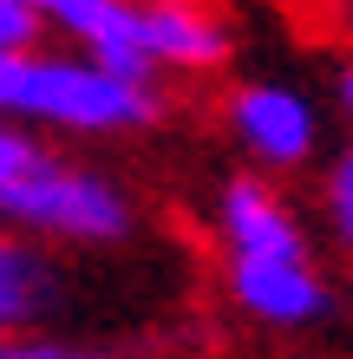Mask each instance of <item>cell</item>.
I'll list each match as a JSON object with an SVG mask.
<instances>
[{
	"mask_svg": "<svg viewBox=\"0 0 353 359\" xmlns=\"http://www.w3.org/2000/svg\"><path fill=\"white\" fill-rule=\"evenodd\" d=\"M0 111H27L53 118L72 131H124L157 111V98L118 79L105 66H72V59H27V53H0Z\"/></svg>",
	"mask_w": 353,
	"mask_h": 359,
	"instance_id": "cell-1",
	"label": "cell"
},
{
	"mask_svg": "<svg viewBox=\"0 0 353 359\" xmlns=\"http://www.w3.org/2000/svg\"><path fill=\"white\" fill-rule=\"evenodd\" d=\"M0 216L33 222V229H59V236H86V242H112V236H124L131 209L118 203L112 183L39 163V170H27L20 183L0 189Z\"/></svg>",
	"mask_w": 353,
	"mask_h": 359,
	"instance_id": "cell-2",
	"label": "cell"
},
{
	"mask_svg": "<svg viewBox=\"0 0 353 359\" xmlns=\"http://www.w3.org/2000/svg\"><path fill=\"white\" fill-rule=\"evenodd\" d=\"M229 124L262 163H307V151H314V137H321L314 104L295 86H242L229 98Z\"/></svg>",
	"mask_w": 353,
	"mask_h": 359,
	"instance_id": "cell-3",
	"label": "cell"
},
{
	"mask_svg": "<svg viewBox=\"0 0 353 359\" xmlns=\"http://www.w3.org/2000/svg\"><path fill=\"white\" fill-rule=\"evenodd\" d=\"M229 294L242 301V313H255L268 327H307L327 313V287L307 262H236Z\"/></svg>",
	"mask_w": 353,
	"mask_h": 359,
	"instance_id": "cell-4",
	"label": "cell"
},
{
	"mask_svg": "<svg viewBox=\"0 0 353 359\" xmlns=\"http://www.w3.org/2000/svg\"><path fill=\"white\" fill-rule=\"evenodd\" d=\"M222 236H229L236 262H307V242H301L295 216L255 177H236L222 189Z\"/></svg>",
	"mask_w": 353,
	"mask_h": 359,
	"instance_id": "cell-5",
	"label": "cell"
},
{
	"mask_svg": "<svg viewBox=\"0 0 353 359\" xmlns=\"http://www.w3.org/2000/svg\"><path fill=\"white\" fill-rule=\"evenodd\" d=\"M144 46H151L157 66H222L229 59V33H222V20H210L203 7L190 0H151L144 7Z\"/></svg>",
	"mask_w": 353,
	"mask_h": 359,
	"instance_id": "cell-6",
	"label": "cell"
},
{
	"mask_svg": "<svg viewBox=\"0 0 353 359\" xmlns=\"http://www.w3.org/2000/svg\"><path fill=\"white\" fill-rule=\"evenodd\" d=\"M53 301V274L39 268V255H27L20 242H0V327L33 320Z\"/></svg>",
	"mask_w": 353,
	"mask_h": 359,
	"instance_id": "cell-7",
	"label": "cell"
},
{
	"mask_svg": "<svg viewBox=\"0 0 353 359\" xmlns=\"http://www.w3.org/2000/svg\"><path fill=\"white\" fill-rule=\"evenodd\" d=\"M327 209H334V229H340V242L353 248V151L334 163V177H327Z\"/></svg>",
	"mask_w": 353,
	"mask_h": 359,
	"instance_id": "cell-8",
	"label": "cell"
},
{
	"mask_svg": "<svg viewBox=\"0 0 353 359\" xmlns=\"http://www.w3.org/2000/svg\"><path fill=\"white\" fill-rule=\"evenodd\" d=\"M39 163H46V157H39V151H33L27 137H13V131H0V189H7V183H20L27 170H39Z\"/></svg>",
	"mask_w": 353,
	"mask_h": 359,
	"instance_id": "cell-9",
	"label": "cell"
},
{
	"mask_svg": "<svg viewBox=\"0 0 353 359\" xmlns=\"http://www.w3.org/2000/svg\"><path fill=\"white\" fill-rule=\"evenodd\" d=\"M33 27H39V13L33 7H20V0H0V53H20L33 39Z\"/></svg>",
	"mask_w": 353,
	"mask_h": 359,
	"instance_id": "cell-10",
	"label": "cell"
},
{
	"mask_svg": "<svg viewBox=\"0 0 353 359\" xmlns=\"http://www.w3.org/2000/svg\"><path fill=\"white\" fill-rule=\"evenodd\" d=\"M0 359H92V353H72V346H0Z\"/></svg>",
	"mask_w": 353,
	"mask_h": 359,
	"instance_id": "cell-11",
	"label": "cell"
},
{
	"mask_svg": "<svg viewBox=\"0 0 353 359\" xmlns=\"http://www.w3.org/2000/svg\"><path fill=\"white\" fill-rule=\"evenodd\" d=\"M340 104H347V118H353V66L340 72Z\"/></svg>",
	"mask_w": 353,
	"mask_h": 359,
	"instance_id": "cell-12",
	"label": "cell"
}]
</instances>
